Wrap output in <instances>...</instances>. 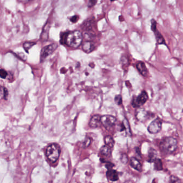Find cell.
I'll return each mask as SVG.
<instances>
[{
	"mask_svg": "<svg viewBox=\"0 0 183 183\" xmlns=\"http://www.w3.org/2000/svg\"><path fill=\"white\" fill-rule=\"evenodd\" d=\"M178 147V142L176 139L171 136L165 137L161 141L160 149L166 154L174 152Z\"/></svg>",
	"mask_w": 183,
	"mask_h": 183,
	"instance_id": "obj_1",
	"label": "cell"
},
{
	"mask_svg": "<svg viewBox=\"0 0 183 183\" xmlns=\"http://www.w3.org/2000/svg\"><path fill=\"white\" fill-rule=\"evenodd\" d=\"M83 40V35L79 30H75L68 32L66 43L71 47L76 48L81 45Z\"/></svg>",
	"mask_w": 183,
	"mask_h": 183,
	"instance_id": "obj_2",
	"label": "cell"
},
{
	"mask_svg": "<svg viewBox=\"0 0 183 183\" xmlns=\"http://www.w3.org/2000/svg\"><path fill=\"white\" fill-rule=\"evenodd\" d=\"M60 154V148L56 143L49 145L46 150V154L48 159L52 162H55L58 160Z\"/></svg>",
	"mask_w": 183,
	"mask_h": 183,
	"instance_id": "obj_3",
	"label": "cell"
},
{
	"mask_svg": "<svg viewBox=\"0 0 183 183\" xmlns=\"http://www.w3.org/2000/svg\"><path fill=\"white\" fill-rule=\"evenodd\" d=\"M148 100V95L145 91H142L138 96H134L131 101L133 107L136 109L143 106Z\"/></svg>",
	"mask_w": 183,
	"mask_h": 183,
	"instance_id": "obj_4",
	"label": "cell"
},
{
	"mask_svg": "<svg viewBox=\"0 0 183 183\" xmlns=\"http://www.w3.org/2000/svg\"><path fill=\"white\" fill-rule=\"evenodd\" d=\"M151 30L155 34L157 43L158 45H164L167 46L165 38L157 29V22L154 19L151 20Z\"/></svg>",
	"mask_w": 183,
	"mask_h": 183,
	"instance_id": "obj_5",
	"label": "cell"
},
{
	"mask_svg": "<svg viewBox=\"0 0 183 183\" xmlns=\"http://www.w3.org/2000/svg\"><path fill=\"white\" fill-rule=\"evenodd\" d=\"M58 47V45L57 43H52L44 47L41 51V54H40L41 62H43L47 57L51 55L56 50Z\"/></svg>",
	"mask_w": 183,
	"mask_h": 183,
	"instance_id": "obj_6",
	"label": "cell"
},
{
	"mask_svg": "<svg viewBox=\"0 0 183 183\" xmlns=\"http://www.w3.org/2000/svg\"><path fill=\"white\" fill-rule=\"evenodd\" d=\"M162 122L160 118L154 120L148 126V131L151 134H157L162 130Z\"/></svg>",
	"mask_w": 183,
	"mask_h": 183,
	"instance_id": "obj_7",
	"label": "cell"
},
{
	"mask_svg": "<svg viewBox=\"0 0 183 183\" xmlns=\"http://www.w3.org/2000/svg\"><path fill=\"white\" fill-rule=\"evenodd\" d=\"M117 119L111 115H104L101 117V122L106 128H110L115 125Z\"/></svg>",
	"mask_w": 183,
	"mask_h": 183,
	"instance_id": "obj_8",
	"label": "cell"
},
{
	"mask_svg": "<svg viewBox=\"0 0 183 183\" xmlns=\"http://www.w3.org/2000/svg\"><path fill=\"white\" fill-rule=\"evenodd\" d=\"M135 117L140 122H145L149 117V113L144 109L138 108L135 113Z\"/></svg>",
	"mask_w": 183,
	"mask_h": 183,
	"instance_id": "obj_9",
	"label": "cell"
},
{
	"mask_svg": "<svg viewBox=\"0 0 183 183\" xmlns=\"http://www.w3.org/2000/svg\"><path fill=\"white\" fill-rule=\"evenodd\" d=\"M101 117L100 115H96L92 116L90 120L89 126L92 128H96L100 127L101 122Z\"/></svg>",
	"mask_w": 183,
	"mask_h": 183,
	"instance_id": "obj_10",
	"label": "cell"
},
{
	"mask_svg": "<svg viewBox=\"0 0 183 183\" xmlns=\"http://www.w3.org/2000/svg\"><path fill=\"white\" fill-rule=\"evenodd\" d=\"M136 69H138V72L140 73L141 75L147 77L148 75V70L146 67L145 64L142 62H139L136 65Z\"/></svg>",
	"mask_w": 183,
	"mask_h": 183,
	"instance_id": "obj_11",
	"label": "cell"
},
{
	"mask_svg": "<svg viewBox=\"0 0 183 183\" xmlns=\"http://www.w3.org/2000/svg\"><path fill=\"white\" fill-rule=\"evenodd\" d=\"M94 23H95V20H94V17L89 18H88L86 20H85V21L83 23L81 27L84 30H92Z\"/></svg>",
	"mask_w": 183,
	"mask_h": 183,
	"instance_id": "obj_12",
	"label": "cell"
},
{
	"mask_svg": "<svg viewBox=\"0 0 183 183\" xmlns=\"http://www.w3.org/2000/svg\"><path fill=\"white\" fill-rule=\"evenodd\" d=\"M106 177L108 179L112 181H118L119 179L117 172L112 169H108V172H106Z\"/></svg>",
	"mask_w": 183,
	"mask_h": 183,
	"instance_id": "obj_13",
	"label": "cell"
},
{
	"mask_svg": "<svg viewBox=\"0 0 183 183\" xmlns=\"http://www.w3.org/2000/svg\"><path fill=\"white\" fill-rule=\"evenodd\" d=\"M95 48V45L94 42L87 41L83 43L82 45V50L86 53H90L92 52Z\"/></svg>",
	"mask_w": 183,
	"mask_h": 183,
	"instance_id": "obj_14",
	"label": "cell"
},
{
	"mask_svg": "<svg viewBox=\"0 0 183 183\" xmlns=\"http://www.w3.org/2000/svg\"><path fill=\"white\" fill-rule=\"evenodd\" d=\"M130 165L132 168L138 170V172H141L142 170V165L141 163L138 161V160L135 157H131L130 160Z\"/></svg>",
	"mask_w": 183,
	"mask_h": 183,
	"instance_id": "obj_15",
	"label": "cell"
},
{
	"mask_svg": "<svg viewBox=\"0 0 183 183\" xmlns=\"http://www.w3.org/2000/svg\"><path fill=\"white\" fill-rule=\"evenodd\" d=\"M122 127H122L121 131L125 130L126 132V133L127 134V135L131 136V127H130V125H129V122L128 121V120L126 119V118L124 119V120H123V122H122Z\"/></svg>",
	"mask_w": 183,
	"mask_h": 183,
	"instance_id": "obj_16",
	"label": "cell"
},
{
	"mask_svg": "<svg viewBox=\"0 0 183 183\" xmlns=\"http://www.w3.org/2000/svg\"><path fill=\"white\" fill-rule=\"evenodd\" d=\"M148 157H149V162H154L157 159V152L154 149L150 148L148 152Z\"/></svg>",
	"mask_w": 183,
	"mask_h": 183,
	"instance_id": "obj_17",
	"label": "cell"
},
{
	"mask_svg": "<svg viewBox=\"0 0 183 183\" xmlns=\"http://www.w3.org/2000/svg\"><path fill=\"white\" fill-rule=\"evenodd\" d=\"M104 142L105 145L108 146L110 148H112L115 145V140L112 136H107L104 138Z\"/></svg>",
	"mask_w": 183,
	"mask_h": 183,
	"instance_id": "obj_18",
	"label": "cell"
},
{
	"mask_svg": "<svg viewBox=\"0 0 183 183\" xmlns=\"http://www.w3.org/2000/svg\"><path fill=\"white\" fill-rule=\"evenodd\" d=\"M111 148H110L108 146H103V147H101V148L100 149V152L102 155L104 156H108L111 154Z\"/></svg>",
	"mask_w": 183,
	"mask_h": 183,
	"instance_id": "obj_19",
	"label": "cell"
},
{
	"mask_svg": "<svg viewBox=\"0 0 183 183\" xmlns=\"http://www.w3.org/2000/svg\"><path fill=\"white\" fill-rule=\"evenodd\" d=\"M36 44L35 42H25L23 44L24 49L28 53V50H30L33 46Z\"/></svg>",
	"mask_w": 183,
	"mask_h": 183,
	"instance_id": "obj_20",
	"label": "cell"
},
{
	"mask_svg": "<svg viewBox=\"0 0 183 183\" xmlns=\"http://www.w3.org/2000/svg\"><path fill=\"white\" fill-rule=\"evenodd\" d=\"M155 162V169L157 170H161L163 169L162 168V163L161 160L159 159H156L154 161Z\"/></svg>",
	"mask_w": 183,
	"mask_h": 183,
	"instance_id": "obj_21",
	"label": "cell"
},
{
	"mask_svg": "<svg viewBox=\"0 0 183 183\" xmlns=\"http://www.w3.org/2000/svg\"><path fill=\"white\" fill-rule=\"evenodd\" d=\"M115 101L118 105H121L122 103V97L120 95H117L115 96Z\"/></svg>",
	"mask_w": 183,
	"mask_h": 183,
	"instance_id": "obj_22",
	"label": "cell"
},
{
	"mask_svg": "<svg viewBox=\"0 0 183 183\" xmlns=\"http://www.w3.org/2000/svg\"><path fill=\"white\" fill-rule=\"evenodd\" d=\"M120 160L124 164H126L128 161V157L126 154H122L121 157H120Z\"/></svg>",
	"mask_w": 183,
	"mask_h": 183,
	"instance_id": "obj_23",
	"label": "cell"
},
{
	"mask_svg": "<svg viewBox=\"0 0 183 183\" xmlns=\"http://www.w3.org/2000/svg\"><path fill=\"white\" fill-rule=\"evenodd\" d=\"M170 183H181V181L176 176H171L170 178Z\"/></svg>",
	"mask_w": 183,
	"mask_h": 183,
	"instance_id": "obj_24",
	"label": "cell"
},
{
	"mask_svg": "<svg viewBox=\"0 0 183 183\" xmlns=\"http://www.w3.org/2000/svg\"><path fill=\"white\" fill-rule=\"evenodd\" d=\"M68 18L70 20V21L72 23H76V22H78V21L80 19V16L78 15H74V16L71 17H69Z\"/></svg>",
	"mask_w": 183,
	"mask_h": 183,
	"instance_id": "obj_25",
	"label": "cell"
},
{
	"mask_svg": "<svg viewBox=\"0 0 183 183\" xmlns=\"http://www.w3.org/2000/svg\"><path fill=\"white\" fill-rule=\"evenodd\" d=\"M0 75H1V78H2V79H5L6 77H7V72L5 70L1 69V70H0Z\"/></svg>",
	"mask_w": 183,
	"mask_h": 183,
	"instance_id": "obj_26",
	"label": "cell"
},
{
	"mask_svg": "<svg viewBox=\"0 0 183 183\" xmlns=\"http://www.w3.org/2000/svg\"><path fill=\"white\" fill-rule=\"evenodd\" d=\"M98 0H89V3H88V7H93L95 5H96Z\"/></svg>",
	"mask_w": 183,
	"mask_h": 183,
	"instance_id": "obj_27",
	"label": "cell"
},
{
	"mask_svg": "<svg viewBox=\"0 0 183 183\" xmlns=\"http://www.w3.org/2000/svg\"><path fill=\"white\" fill-rule=\"evenodd\" d=\"M91 143V139L90 138H87L83 143V146L85 147H87Z\"/></svg>",
	"mask_w": 183,
	"mask_h": 183,
	"instance_id": "obj_28",
	"label": "cell"
},
{
	"mask_svg": "<svg viewBox=\"0 0 183 183\" xmlns=\"http://www.w3.org/2000/svg\"><path fill=\"white\" fill-rule=\"evenodd\" d=\"M3 93H4V95H3V98L5 100H7L8 96V89L4 87L3 88Z\"/></svg>",
	"mask_w": 183,
	"mask_h": 183,
	"instance_id": "obj_29",
	"label": "cell"
},
{
	"mask_svg": "<svg viewBox=\"0 0 183 183\" xmlns=\"http://www.w3.org/2000/svg\"><path fill=\"white\" fill-rule=\"evenodd\" d=\"M113 164L112 163H111L110 162H108L106 164V167L108 169H112L113 167Z\"/></svg>",
	"mask_w": 183,
	"mask_h": 183,
	"instance_id": "obj_30",
	"label": "cell"
},
{
	"mask_svg": "<svg viewBox=\"0 0 183 183\" xmlns=\"http://www.w3.org/2000/svg\"><path fill=\"white\" fill-rule=\"evenodd\" d=\"M18 1L22 3H27L29 1V0H18Z\"/></svg>",
	"mask_w": 183,
	"mask_h": 183,
	"instance_id": "obj_31",
	"label": "cell"
},
{
	"mask_svg": "<svg viewBox=\"0 0 183 183\" xmlns=\"http://www.w3.org/2000/svg\"><path fill=\"white\" fill-rule=\"evenodd\" d=\"M119 21H124V18L122 16H120L119 17Z\"/></svg>",
	"mask_w": 183,
	"mask_h": 183,
	"instance_id": "obj_32",
	"label": "cell"
},
{
	"mask_svg": "<svg viewBox=\"0 0 183 183\" xmlns=\"http://www.w3.org/2000/svg\"><path fill=\"white\" fill-rule=\"evenodd\" d=\"M111 2H113V1H117V0H110Z\"/></svg>",
	"mask_w": 183,
	"mask_h": 183,
	"instance_id": "obj_33",
	"label": "cell"
}]
</instances>
